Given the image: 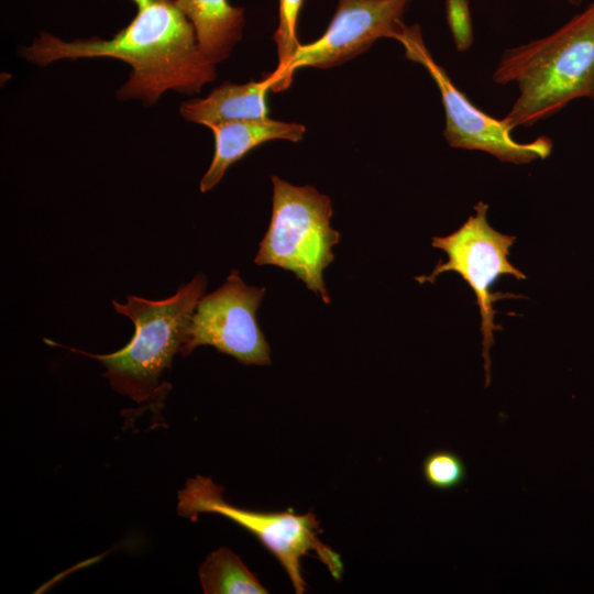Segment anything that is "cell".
Wrapping results in <instances>:
<instances>
[{
	"label": "cell",
	"mask_w": 594,
	"mask_h": 594,
	"mask_svg": "<svg viewBox=\"0 0 594 594\" xmlns=\"http://www.w3.org/2000/svg\"><path fill=\"white\" fill-rule=\"evenodd\" d=\"M131 1L138 9L135 16L110 40L66 42L41 32L21 54L38 66L61 59H121L132 70L118 98L138 99L145 106L155 103L167 90L197 94L216 78V65L201 54L194 26L175 0Z\"/></svg>",
	"instance_id": "6da1fadb"
},
{
	"label": "cell",
	"mask_w": 594,
	"mask_h": 594,
	"mask_svg": "<svg viewBox=\"0 0 594 594\" xmlns=\"http://www.w3.org/2000/svg\"><path fill=\"white\" fill-rule=\"evenodd\" d=\"M519 95L503 121L530 128L579 98L594 100V1L551 34L506 50L492 75Z\"/></svg>",
	"instance_id": "7a4b0ae2"
},
{
	"label": "cell",
	"mask_w": 594,
	"mask_h": 594,
	"mask_svg": "<svg viewBox=\"0 0 594 594\" xmlns=\"http://www.w3.org/2000/svg\"><path fill=\"white\" fill-rule=\"evenodd\" d=\"M206 288L207 278L199 273L165 299L128 296L125 304L112 300L116 311L130 318L135 328L127 345L110 354L69 350L99 361L106 367L102 376L118 393L136 403L153 399L163 393L161 380L170 369L174 355L180 352Z\"/></svg>",
	"instance_id": "3957f363"
},
{
	"label": "cell",
	"mask_w": 594,
	"mask_h": 594,
	"mask_svg": "<svg viewBox=\"0 0 594 594\" xmlns=\"http://www.w3.org/2000/svg\"><path fill=\"white\" fill-rule=\"evenodd\" d=\"M272 217L254 262L293 272L329 304L323 271L333 261L332 248L340 240L330 224L331 199L312 186H295L277 176H272Z\"/></svg>",
	"instance_id": "277c9868"
},
{
	"label": "cell",
	"mask_w": 594,
	"mask_h": 594,
	"mask_svg": "<svg viewBox=\"0 0 594 594\" xmlns=\"http://www.w3.org/2000/svg\"><path fill=\"white\" fill-rule=\"evenodd\" d=\"M223 487L210 477L197 475L188 479L178 492L177 513L197 520L200 514L227 517L251 532L284 568L297 594L307 591L301 559L314 556L329 570L334 580H341L343 562L340 554L319 539L321 528L312 512L296 514L256 512L231 505L223 498Z\"/></svg>",
	"instance_id": "5b68a950"
},
{
	"label": "cell",
	"mask_w": 594,
	"mask_h": 594,
	"mask_svg": "<svg viewBox=\"0 0 594 594\" xmlns=\"http://www.w3.org/2000/svg\"><path fill=\"white\" fill-rule=\"evenodd\" d=\"M488 206L479 201L474 206L475 213L453 233L446 237H433L432 246L442 250L448 260L440 261L428 276H418L416 280L435 283L444 272L459 274L475 295V304L481 315L482 356L484 360L485 387L491 384L490 350L494 344V332L502 327L494 321L496 310L494 301L517 297L513 294L492 293L491 288L503 275L526 279V275L509 261L510 248L516 237L504 234L490 226L487 221Z\"/></svg>",
	"instance_id": "8992f818"
},
{
	"label": "cell",
	"mask_w": 594,
	"mask_h": 594,
	"mask_svg": "<svg viewBox=\"0 0 594 594\" xmlns=\"http://www.w3.org/2000/svg\"><path fill=\"white\" fill-rule=\"evenodd\" d=\"M396 41L404 47L406 58L420 64L435 81L444 111L443 136L451 147L482 151L501 162L516 165L546 160L551 154L553 141L550 138L541 135L529 142H518L503 119L477 108L435 61L418 24L407 25Z\"/></svg>",
	"instance_id": "52a82bcc"
},
{
	"label": "cell",
	"mask_w": 594,
	"mask_h": 594,
	"mask_svg": "<svg viewBox=\"0 0 594 594\" xmlns=\"http://www.w3.org/2000/svg\"><path fill=\"white\" fill-rule=\"evenodd\" d=\"M265 287L248 286L237 270L216 290L202 296L180 349L183 356L211 345L245 365L271 364V348L256 320Z\"/></svg>",
	"instance_id": "ba28073f"
},
{
	"label": "cell",
	"mask_w": 594,
	"mask_h": 594,
	"mask_svg": "<svg viewBox=\"0 0 594 594\" xmlns=\"http://www.w3.org/2000/svg\"><path fill=\"white\" fill-rule=\"evenodd\" d=\"M411 0H339L336 13L316 41L300 44L290 64L299 68H330L366 52L382 37L397 40L407 26L403 16Z\"/></svg>",
	"instance_id": "9c48e42d"
},
{
	"label": "cell",
	"mask_w": 594,
	"mask_h": 594,
	"mask_svg": "<svg viewBox=\"0 0 594 594\" xmlns=\"http://www.w3.org/2000/svg\"><path fill=\"white\" fill-rule=\"evenodd\" d=\"M207 128L215 136V153L208 170L200 180L201 193L212 189L233 163L261 144L273 140L298 142L306 132L304 124L271 118L221 122Z\"/></svg>",
	"instance_id": "30bf717a"
},
{
	"label": "cell",
	"mask_w": 594,
	"mask_h": 594,
	"mask_svg": "<svg viewBox=\"0 0 594 594\" xmlns=\"http://www.w3.org/2000/svg\"><path fill=\"white\" fill-rule=\"evenodd\" d=\"M277 80L276 74L272 72L261 80L245 84L223 82L206 98L183 102L179 107L180 116L189 122L205 127L229 121L266 119V94L274 89Z\"/></svg>",
	"instance_id": "8fae6325"
},
{
	"label": "cell",
	"mask_w": 594,
	"mask_h": 594,
	"mask_svg": "<svg viewBox=\"0 0 594 594\" xmlns=\"http://www.w3.org/2000/svg\"><path fill=\"white\" fill-rule=\"evenodd\" d=\"M191 22L201 54L212 64L229 57L242 37L244 9L228 0H175Z\"/></svg>",
	"instance_id": "7c38bea8"
},
{
	"label": "cell",
	"mask_w": 594,
	"mask_h": 594,
	"mask_svg": "<svg viewBox=\"0 0 594 594\" xmlns=\"http://www.w3.org/2000/svg\"><path fill=\"white\" fill-rule=\"evenodd\" d=\"M198 575L206 594L268 593L240 557L226 547H220L207 556L199 566Z\"/></svg>",
	"instance_id": "4fadbf2b"
},
{
	"label": "cell",
	"mask_w": 594,
	"mask_h": 594,
	"mask_svg": "<svg viewBox=\"0 0 594 594\" xmlns=\"http://www.w3.org/2000/svg\"><path fill=\"white\" fill-rule=\"evenodd\" d=\"M278 26L274 34L278 55V65L274 73L278 80L273 89L274 92L287 89L293 80L289 68L300 46L297 37V22L304 0H278Z\"/></svg>",
	"instance_id": "5bb4252c"
},
{
	"label": "cell",
	"mask_w": 594,
	"mask_h": 594,
	"mask_svg": "<svg viewBox=\"0 0 594 594\" xmlns=\"http://www.w3.org/2000/svg\"><path fill=\"white\" fill-rule=\"evenodd\" d=\"M422 476L433 488L449 491L459 486L466 477L462 458L447 449L430 452L422 461Z\"/></svg>",
	"instance_id": "9a60e30c"
},
{
	"label": "cell",
	"mask_w": 594,
	"mask_h": 594,
	"mask_svg": "<svg viewBox=\"0 0 594 594\" xmlns=\"http://www.w3.org/2000/svg\"><path fill=\"white\" fill-rule=\"evenodd\" d=\"M446 16L457 51H468L473 43L469 0H446Z\"/></svg>",
	"instance_id": "2e32d148"
},
{
	"label": "cell",
	"mask_w": 594,
	"mask_h": 594,
	"mask_svg": "<svg viewBox=\"0 0 594 594\" xmlns=\"http://www.w3.org/2000/svg\"><path fill=\"white\" fill-rule=\"evenodd\" d=\"M566 3L571 6H580L582 3V0H564Z\"/></svg>",
	"instance_id": "e0dca14e"
}]
</instances>
